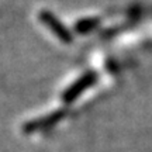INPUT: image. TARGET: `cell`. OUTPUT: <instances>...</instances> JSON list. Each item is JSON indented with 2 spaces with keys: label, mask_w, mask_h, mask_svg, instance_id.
<instances>
[{
  "label": "cell",
  "mask_w": 152,
  "mask_h": 152,
  "mask_svg": "<svg viewBox=\"0 0 152 152\" xmlns=\"http://www.w3.org/2000/svg\"><path fill=\"white\" fill-rule=\"evenodd\" d=\"M62 117V111H56L54 114H49V115H45V117H39L37 120H33L26 124L24 127V131L26 132H31V131H37V130H44L49 125L55 124L58 120Z\"/></svg>",
  "instance_id": "3957f363"
},
{
  "label": "cell",
  "mask_w": 152,
  "mask_h": 152,
  "mask_svg": "<svg viewBox=\"0 0 152 152\" xmlns=\"http://www.w3.org/2000/svg\"><path fill=\"white\" fill-rule=\"evenodd\" d=\"M96 80H97V73H96V72H92V71L86 72L85 75H82L77 80L73 82L71 86L65 90L64 96H62L64 102H65V103H72V102H75L79 96H82V94L85 93L86 89L93 86V85L96 83Z\"/></svg>",
  "instance_id": "7a4b0ae2"
},
{
  "label": "cell",
  "mask_w": 152,
  "mask_h": 152,
  "mask_svg": "<svg viewBox=\"0 0 152 152\" xmlns=\"http://www.w3.org/2000/svg\"><path fill=\"white\" fill-rule=\"evenodd\" d=\"M38 20H39V23H41L42 26H45V27L48 28L49 31L54 34V37L58 38L61 42H64V44H71L72 42L73 37H72L71 31L62 24V21H61L58 17H55L49 10L39 11Z\"/></svg>",
  "instance_id": "6da1fadb"
},
{
  "label": "cell",
  "mask_w": 152,
  "mask_h": 152,
  "mask_svg": "<svg viewBox=\"0 0 152 152\" xmlns=\"http://www.w3.org/2000/svg\"><path fill=\"white\" fill-rule=\"evenodd\" d=\"M96 24H97V18H87L85 21L79 23L77 30H80V31H87V30H92Z\"/></svg>",
  "instance_id": "277c9868"
}]
</instances>
